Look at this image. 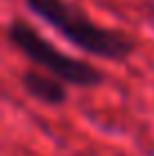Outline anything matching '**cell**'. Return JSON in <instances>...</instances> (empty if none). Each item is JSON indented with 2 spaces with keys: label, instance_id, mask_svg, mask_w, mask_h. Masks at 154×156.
<instances>
[{
  "label": "cell",
  "instance_id": "6da1fadb",
  "mask_svg": "<svg viewBox=\"0 0 154 156\" xmlns=\"http://www.w3.org/2000/svg\"><path fill=\"white\" fill-rule=\"evenodd\" d=\"M25 5L82 52L107 61H127L136 50V41L127 32L98 25L68 0H25Z\"/></svg>",
  "mask_w": 154,
  "mask_h": 156
},
{
  "label": "cell",
  "instance_id": "7a4b0ae2",
  "mask_svg": "<svg viewBox=\"0 0 154 156\" xmlns=\"http://www.w3.org/2000/svg\"><path fill=\"white\" fill-rule=\"evenodd\" d=\"M7 41L23 57H27L34 63V68H41V70H45L48 75L61 79L68 86L95 88V86L104 84V79H107V75L100 70L98 66L61 52L34 25H30L27 20L18 18V16L12 18V23L7 25Z\"/></svg>",
  "mask_w": 154,
  "mask_h": 156
},
{
  "label": "cell",
  "instance_id": "3957f363",
  "mask_svg": "<svg viewBox=\"0 0 154 156\" xmlns=\"http://www.w3.org/2000/svg\"><path fill=\"white\" fill-rule=\"evenodd\" d=\"M20 86L30 98L48 106H61L68 100V88H66L68 84H63L61 79L52 77L48 73L36 70V68L20 73Z\"/></svg>",
  "mask_w": 154,
  "mask_h": 156
}]
</instances>
